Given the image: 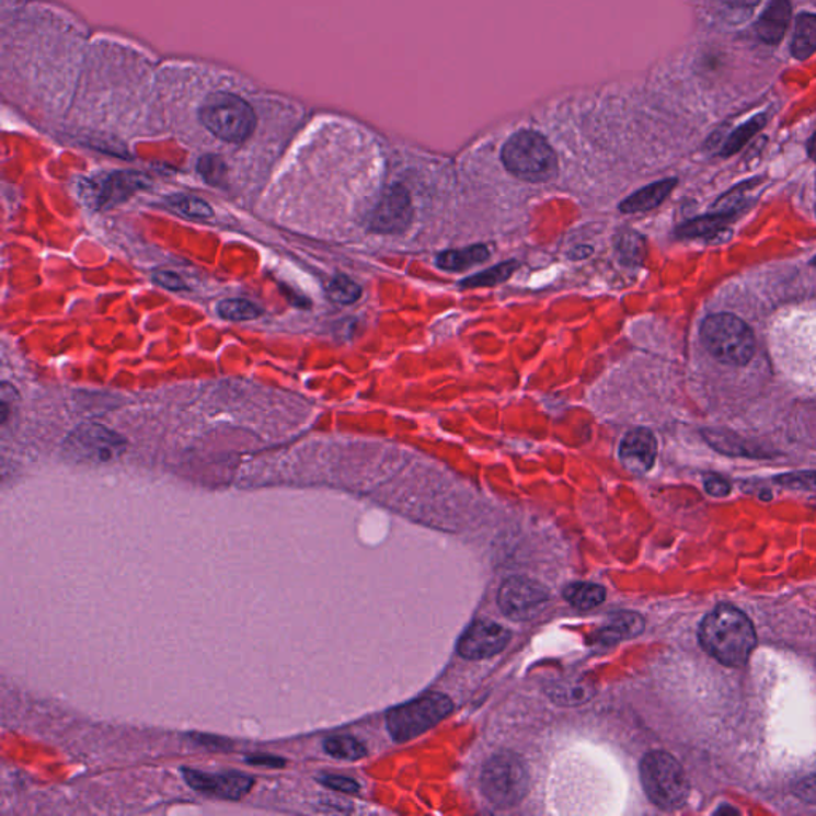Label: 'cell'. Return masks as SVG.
<instances>
[{
	"instance_id": "8",
	"label": "cell",
	"mask_w": 816,
	"mask_h": 816,
	"mask_svg": "<svg viewBox=\"0 0 816 816\" xmlns=\"http://www.w3.org/2000/svg\"><path fill=\"white\" fill-rule=\"evenodd\" d=\"M549 594L541 584L528 577H510L501 587L497 605L513 621H528L544 609Z\"/></svg>"
},
{
	"instance_id": "29",
	"label": "cell",
	"mask_w": 816,
	"mask_h": 816,
	"mask_svg": "<svg viewBox=\"0 0 816 816\" xmlns=\"http://www.w3.org/2000/svg\"><path fill=\"white\" fill-rule=\"evenodd\" d=\"M619 252L627 261L640 262L643 257V241H641L639 234H623L621 243H619Z\"/></svg>"
},
{
	"instance_id": "12",
	"label": "cell",
	"mask_w": 816,
	"mask_h": 816,
	"mask_svg": "<svg viewBox=\"0 0 816 816\" xmlns=\"http://www.w3.org/2000/svg\"><path fill=\"white\" fill-rule=\"evenodd\" d=\"M413 208L409 192L402 185H392L373 211V231L378 233H402L412 222Z\"/></svg>"
},
{
	"instance_id": "13",
	"label": "cell",
	"mask_w": 816,
	"mask_h": 816,
	"mask_svg": "<svg viewBox=\"0 0 816 816\" xmlns=\"http://www.w3.org/2000/svg\"><path fill=\"white\" fill-rule=\"evenodd\" d=\"M71 451L77 457L87 461H108L117 457L124 448V443L115 434L108 433L107 429L100 426L83 427L76 430L72 437Z\"/></svg>"
},
{
	"instance_id": "35",
	"label": "cell",
	"mask_w": 816,
	"mask_h": 816,
	"mask_svg": "<svg viewBox=\"0 0 816 816\" xmlns=\"http://www.w3.org/2000/svg\"><path fill=\"white\" fill-rule=\"evenodd\" d=\"M808 152H811L812 159L816 161V135L808 142Z\"/></svg>"
},
{
	"instance_id": "6",
	"label": "cell",
	"mask_w": 816,
	"mask_h": 816,
	"mask_svg": "<svg viewBox=\"0 0 816 816\" xmlns=\"http://www.w3.org/2000/svg\"><path fill=\"white\" fill-rule=\"evenodd\" d=\"M451 710L453 703L444 693H426L415 702L391 710L388 714V728L395 742L412 740L427 728L439 724Z\"/></svg>"
},
{
	"instance_id": "19",
	"label": "cell",
	"mask_w": 816,
	"mask_h": 816,
	"mask_svg": "<svg viewBox=\"0 0 816 816\" xmlns=\"http://www.w3.org/2000/svg\"><path fill=\"white\" fill-rule=\"evenodd\" d=\"M728 220H731V214L726 212H714L710 214V216L697 217V219L682 223L678 229V234L682 238L714 237V234L723 233Z\"/></svg>"
},
{
	"instance_id": "24",
	"label": "cell",
	"mask_w": 816,
	"mask_h": 816,
	"mask_svg": "<svg viewBox=\"0 0 816 816\" xmlns=\"http://www.w3.org/2000/svg\"><path fill=\"white\" fill-rule=\"evenodd\" d=\"M168 203L174 211L182 214L187 219L206 220L212 216V209L209 208L208 203L195 198V196L177 195L170 198Z\"/></svg>"
},
{
	"instance_id": "26",
	"label": "cell",
	"mask_w": 816,
	"mask_h": 816,
	"mask_svg": "<svg viewBox=\"0 0 816 816\" xmlns=\"http://www.w3.org/2000/svg\"><path fill=\"white\" fill-rule=\"evenodd\" d=\"M591 689L584 685H571V682H559L553 685L551 689V696L556 703H563V705H579V703H586L591 697Z\"/></svg>"
},
{
	"instance_id": "11",
	"label": "cell",
	"mask_w": 816,
	"mask_h": 816,
	"mask_svg": "<svg viewBox=\"0 0 816 816\" xmlns=\"http://www.w3.org/2000/svg\"><path fill=\"white\" fill-rule=\"evenodd\" d=\"M510 633L495 622L479 621L472 623L458 643V651L469 660H480L495 656L509 644Z\"/></svg>"
},
{
	"instance_id": "27",
	"label": "cell",
	"mask_w": 816,
	"mask_h": 816,
	"mask_svg": "<svg viewBox=\"0 0 816 816\" xmlns=\"http://www.w3.org/2000/svg\"><path fill=\"white\" fill-rule=\"evenodd\" d=\"M327 294L334 302L349 304L359 300L363 290H360V287L357 286L353 279H349L348 276H337V278L329 285Z\"/></svg>"
},
{
	"instance_id": "9",
	"label": "cell",
	"mask_w": 816,
	"mask_h": 816,
	"mask_svg": "<svg viewBox=\"0 0 816 816\" xmlns=\"http://www.w3.org/2000/svg\"><path fill=\"white\" fill-rule=\"evenodd\" d=\"M141 187L142 177L138 174L117 173L112 174V176H101L83 182L80 185V196L90 208H111V206L124 202Z\"/></svg>"
},
{
	"instance_id": "14",
	"label": "cell",
	"mask_w": 816,
	"mask_h": 816,
	"mask_svg": "<svg viewBox=\"0 0 816 816\" xmlns=\"http://www.w3.org/2000/svg\"><path fill=\"white\" fill-rule=\"evenodd\" d=\"M622 464L635 474H644L653 468L657 458V440L650 429L639 427L623 437L619 447Z\"/></svg>"
},
{
	"instance_id": "32",
	"label": "cell",
	"mask_w": 816,
	"mask_h": 816,
	"mask_svg": "<svg viewBox=\"0 0 816 816\" xmlns=\"http://www.w3.org/2000/svg\"><path fill=\"white\" fill-rule=\"evenodd\" d=\"M705 490L709 495L714 497L727 496L731 493V483L726 479L720 478V475H711L705 480Z\"/></svg>"
},
{
	"instance_id": "21",
	"label": "cell",
	"mask_w": 816,
	"mask_h": 816,
	"mask_svg": "<svg viewBox=\"0 0 816 816\" xmlns=\"http://www.w3.org/2000/svg\"><path fill=\"white\" fill-rule=\"evenodd\" d=\"M324 749L329 756L343 761H357L367 755L366 746L352 735H334L324 742Z\"/></svg>"
},
{
	"instance_id": "18",
	"label": "cell",
	"mask_w": 816,
	"mask_h": 816,
	"mask_svg": "<svg viewBox=\"0 0 816 816\" xmlns=\"http://www.w3.org/2000/svg\"><path fill=\"white\" fill-rule=\"evenodd\" d=\"M489 257V249L478 244V246L460 249V251L443 252L437 257V265L447 269V272H462V269L471 268L480 262H485Z\"/></svg>"
},
{
	"instance_id": "17",
	"label": "cell",
	"mask_w": 816,
	"mask_h": 816,
	"mask_svg": "<svg viewBox=\"0 0 816 816\" xmlns=\"http://www.w3.org/2000/svg\"><path fill=\"white\" fill-rule=\"evenodd\" d=\"M791 51L798 61L811 58L816 51V15L802 13L796 19L794 26L793 44Z\"/></svg>"
},
{
	"instance_id": "23",
	"label": "cell",
	"mask_w": 816,
	"mask_h": 816,
	"mask_svg": "<svg viewBox=\"0 0 816 816\" xmlns=\"http://www.w3.org/2000/svg\"><path fill=\"white\" fill-rule=\"evenodd\" d=\"M517 266V262H504V264L493 266V268L485 269V272L479 273V275L464 279V281L461 283V286L468 287V289H474V287H493L501 285V283L507 281V279L513 276Z\"/></svg>"
},
{
	"instance_id": "10",
	"label": "cell",
	"mask_w": 816,
	"mask_h": 816,
	"mask_svg": "<svg viewBox=\"0 0 816 816\" xmlns=\"http://www.w3.org/2000/svg\"><path fill=\"white\" fill-rule=\"evenodd\" d=\"M184 779L188 786L206 796L238 801L246 796L254 786V779L241 772L205 773L199 770L184 769Z\"/></svg>"
},
{
	"instance_id": "3",
	"label": "cell",
	"mask_w": 816,
	"mask_h": 816,
	"mask_svg": "<svg viewBox=\"0 0 816 816\" xmlns=\"http://www.w3.org/2000/svg\"><path fill=\"white\" fill-rule=\"evenodd\" d=\"M644 791L662 811H676L689 797V780L681 763L665 751L644 756L640 767Z\"/></svg>"
},
{
	"instance_id": "22",
	"label": "cell",
	"mask_w": 816,
	"mask_h": 816,
	"mask_svg": "<svg viewBox=\"0 0 816 816\" xmlns=\"http://www.w3.org/2000/svg\"><path fill=\"white\" fill-rule=\"evenodd\" d=\"M766 124L767 115L759 114L756 115L755 118H751V120L742 125L740 128L735 129V131L728 136L726 143H724L723 150H721V156L731 157L734 156V153H737L738 150H740L742 147L752 138V136H756L761 131Z\"/></svg>"
},
{
	"instance_id": "5",
	"label": "cell",
	"mask_w": 816,
	"mask_h": 816,
	"mask_svg": "<svg viewBox=\"0 0 816 816\" xmlns=\"http://www.w3.org/2000/svg\"><path fill=\"white\" fill-rule=\"evenodd\" d=\"M703 345L711 356L731 366H745L756 352L751 329L734 314L720 313L706 318L700 327Z\"/></svg>"
},
{
	"instance_id": "15",
	"label": "cell",
	"mask_w": 816,
	"mask_h": 816,
	"mask_svg": "<svg viewBox=\"0 0 816 816\" xmlns=\"http://www.w3.org/2000/svg\"><path fill=\"white\" fill-rule=\"evenodd\" d=\"M791 20L790 0H769L761 19L756 23V33L766 44H780Z\"/></svg>"
},
{
	"instance_id": "30",
	"label": "cell",
	"mask_w": 816,
	"mask_h": 816,
	"mask_svg": "<svg viewBox=\"0 0 816 816\" xmlns=\"http://www.w3.org/2000/svg\"><path fill=\"white\" fill-rule=\"evenodd\" d=\"M320 781L324 786L331 788V790L340 791V793H357L359 791V784L355 780L346 779V777L338 775H322Z\"/></svg>"
},
{
	"instance_id": "4",
	"label": "cell",
	"mask_w": 816,
	"mask_h": 816,
	"mask_svg": "<svg viewBox=\"0 0 816 816\" xmlns=\"http://www.w3.org/2000/svg\"><path fill=\"white\" fill-rule=\"evenodd\" d=\"M503 163L515 177L528 182H545L555 176L556 157L539 133L521 129L503 147Z\"/></svg>"
},
{
	"instance_id": "2",
	"label": "cell",
	"mask_w": 816,
	"mask_h": 816,
	"mask_svg": "<svg viewBox=\"0 0 816 816\" xmlns=\"http://www.w3.org/2000/svg\"><path fill=\"white\" fill-rule=\"evenodd\" d=\"M699 640L711 657L728 667H740L756 647V632L748 616L731 605H720L705 616Z\"/></svg>"
},
{
	"instance_id": "1",
	"label": "cell",
	"mask_w": 816,
	"mask_h": 816,
	"mask_svg": "<svg viewBox=\"0 0 816 816\" xmlns=\"http://www.w3.org/2000/svg\"><path fill=\"white\" fill-rule=\"evenodd\" d=\"M153 108L171 131L205 147L198 163L220 164L227 173L229 153L269 159L307 118L297 97L198 56H171L157 66Z\"/></svg>"
},
{
	"instance_id": "20",
	"label": "cell",
	"mask_w": 816,
	"mask_h": 816,
	"mask_svg": "<svg viewBox=\"0 0 816 816\" xmlns=\"http://www.w3.org/2000/svg\"><path fill=\"white\" fill-rule=\"evenodd\" d=\"M565 598L574 608L581 611L597 608L604 604L606 598L605 588L597 584L576 583L566 587Z\"/></svg>"
},
{
	"instance_id": "33",
	"label": "cell",
	"mask_w": 816,
	"mask_h": 816,
	"mask_svg": "<svg viewBox=\"0 0 816 816\" xmlns=\"http://www.w3.org/2000/svg\"><path fill=\"white\" fill-rule=\"evenodd\" d=\"M796 794L798 797L804 798L805 802L816 804V777L801 781L797 784Z\"/></svg>"
},
{
	"instance_id": "7",
	"label": "cell",
	"mask_w": 816,
	"mask_h": 816,
	"mask_svg": "<svg viewBox=\"0 0 816 816\" xmlns=\"http://www.w3.org/2000/svg\"><path fill=\"white\" fill-rule=\"evenodd\" d=\"M482 790L496 807H514L528 791V773L524 762L510 752L490 759L482 772Z\"/></svg>"
},
{
	"instance_id": "25",
	"label": "cell",
	"mask_w": 816,
	"mask_h": 816,
	"mask_svg": "<svg viewBox=\"0 0 816 816\" xmlns=\"http://www.w3.org/2000/svg\"><path fill=\"white\" fill-rule=\"evenodd\" d=\"M217 311L229 321H251L261 317V310L254 303L241 299L222 300L217 304Z\"/></svg>"
},
{
	"instance_id": "31",
	"label": "cell",
	"mask_w": 816,
	"mask_h": 816,
	"mask_svg": "<svg viewBox=\"0 0 816 816\" xmlns=\"http://www.w3.org/2000/svg\"><path fill=\"white\" fill-rule=\"evenodd\" d=\"M153 281L170 290H182L187 287L185 286V283L182 281L181 276L173 272H157L156 275H153Z\"/></svg>"
},
{
	"instance_id": "34",
	"label": "cell",
	"mask_w": 816,
	"mask_h": 816,
	"mask_svg": "<svg viewBox=\"0 0 816 816\" xmlns=\"http://www.w3.org/2000/svg\"><path fill=\"white\" fill-rule=\"evenodd\" d=\"M248 763L258 767H283L285 766V759L273 758V756H255V758H246Z\"/></svg>"
},
{
	"instance_id": "16",
	"label": "cell",
	"mask_w": 816,
	"mask_h": 816,
	"mask_svg": "<svg viewBox=\"0 0 816 816\" xmlns=\"http://www.w3.org/2000/svg\"><path fill=\"white\" fill-rule=\"evenodd\" d=\"M676 184H678L676 179H665V181H658L656 184L647 185V187L641 188L636 194L629 196L625 202L621 203L619 208L625 214L651 211V209L657 208V206H660L665 202V198L671 194Z\"/></svg>"
},
{
	"instance_id": "28",
	"label": "cell",
	"mask_w": 816,
	"mask_h": 816,
	"mask_svg": "<svg viewBox=\"0 0 816 816\" xmlns=\"http://www.w3.org/2000/svg\"><path fill=\"white\" fill-rule=\"evenodd\" d=\"M777 483L793 490H807L816 492V472H791V474L780 475L775 479Z\"/></svg>"
}]
</instances>
